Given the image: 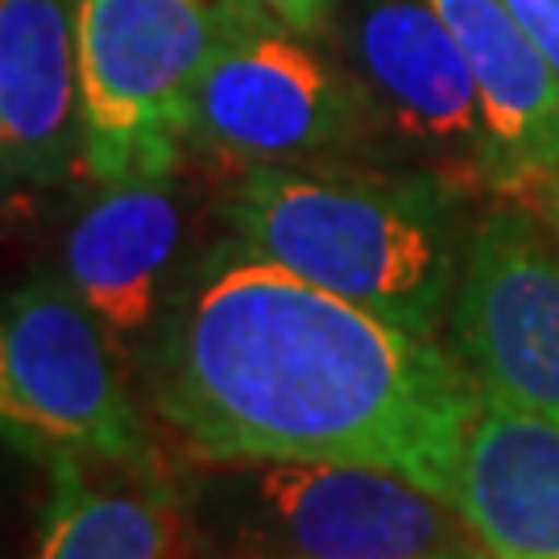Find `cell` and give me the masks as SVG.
I'll return each instance as SVG.
<instances>
[{
    "label": "cell",
    "mask_w": 559,
    "mask_h": 559,
    "mask_svg": "<svg viewBox=\"0 0 559 559\" xmlns=\"http://www.w3.org/2000/svg\"><path fill=\"white\" fill-rule=\"evenodd\" d=\"M179 245L182 203L170 175L108 182L67 233L62 282L108 328V336H133L158 316Z\"/></svg>",
    "instance_id": "cell-9"
},
{
    "label": "cell",
    "mask_w": 559,
    "mask_h": 559,
    "mask_svg": "<svg viewBox=\"0 0 559 559\" xmlns=\"http://www.w3.org/2000/svg\"><path fill=\"white\" fill-rule=\"evenodd\" d=\"M261 9L270 13V17H278L286 29H295L302 38H311V34H320L323 25L332 21L340 0H258Z\"/></svg>",
    "instance_id": "cell-15"
},
{
    "label": "cell",
    "mask_w": 559,
    "mask_h": 559,
    "mask_svg": "<svg viewBox=\"0 0 559 559\" xmlns=\"http://www.w3.org/2000/svg\"><path fill=\"white\" fill-rule=\"evenodd\" d=\"M360 92L253 4L207 59L187 120V145L240 166H295L357 133Z\"/></svg>",
    "instance_id": "cell-6"
},
{
    "label": "cell",
    "mask_w": 559,
    "mask_h": 559,
    "mask_svg": "<svg viewBox=\"0 0 559 559\" xmlns=\"http://www.w3.org/2000/svg\"><path fill=\"white\" fill-rule=\"evenodd\" d=\"M344 46L357 92L399 133L436 150L456 175L501 187V154L477 80L431 0H353Z\"/></svg>",
    "instance_id": "cell-8"
},
{
    "label": "cell",
    "mask_w": 559,
    "mask_h": 559,
    "mask_svg": "<svg viewBox=\"0 0 559 559\" xmlns=\"http://www.w3.org/2000/svg\"><path fill=\"white\" fill-rule=\"evenodd\" d=\"M456 510L489 559H559V423L480 394Z\"/></svg>",
    "instance_id": "cell-10"
},
{
    "label": "cell",
    "mask_w": 559,
    "mask_h": 559,
    "mask_svg": "<svg viewBox=\"0 0 559 559\" xmlns=\"http://www.w3.org/2000/svg\"><path fill=\"white\" fill-rule=\"evenodd\" d=\"M96 460H50V510L34 559H175V514L158 489L92 477Z\"/></svg>",
    "instance_id": "cell-13"
},
{
    "label": "cell",
    "mask_w": 559,
    "mask_h": 559,
    "mask_svg": "<svg viewBox=\"0 0 559 559\" xmlns=\"http://www.w3.org/2000/svg\"><path fill=\"white\" fill-rule=\"evenodd\" d=\"M258 0H75L80 150L92 179L175 175L207 59Z\"/></svg>",
    "instance_id": "cell-3"
},
{
    "label": "cell",
    "mask_w": 559,
    "mask_h": 559,
    "mask_svg": "<svg viewBox=\"0 0 559 559\" xmlns=\"http://www.w3.org/2000/svg\"><path fill=\"white\" fill-rule=\"evenodd\" d=\"M452 332L456 360L485 399L559 423V253L519 216L477 228Z\"/></svg>",
    "instance_id": "cell-7"
},
{
    "label": "cell",
    "mask_w": 559,
    "mask_h": 559,
    "mask_svg": "<svg viewBox=\"0 0 559 559\" xmlns=\"http://www.w3.org/2000/svg\"><path fill=\"white\" fill-rule=\"evenodd\" d=\"M80 150L71 0H0V175L59 179Z\"/></svg>",
    "instance_id": "cell-12"
},
{
    "label": "cell",
    "mask_w": 559,
    "mask_h": 559,
    "mask_svg": "<svg viewBox=\"0 0 559 559\" xmlns=\"http://www.w3.org/2000/svg\"><path fill=\"white\" fill-rule=\"evenodd\" d=\"M551 212H556V221H559V187L551 191Z\"/></svg>",
    "instance_id": "cell-16"
},
{
    "label": "cell",
    "mask_w": 559,
    "mask_h": 559,
    "mask_svg": "<svg viewBox=\"0 0 559 559\" xmlns=\"http://www.w3.org/2000/svg\"><path fill=\"white\" fill-rule=\"evenodd\" d=\"M501 4L531 34V41L543 50V59L559 71V0H501Z\"/></svg>",
    "instance_id": "cell-14"
},
{
    "label": "cell",
    "mask_w": 559,
    "mask_h": 559,
    "mask_svg": "<svg viewBox=\"0 0 559 559\" xmlns=\"http://www.w3.org/2000/svg\"><path fill=\"white\" fill-rule=\"evenodd\" d=\"M154 402L216 464H369L456 506L480 390L431 336L245 253L166 328Z\"/></svg>",
    "instance_id": "cell-1"
},
{
    "label": "cell",
    "mask_w": 559,
    "mask_h": 559,
    "mask_svg": "<svg viewBox=\"0 0 559 559\" xmlns=\"http://www.w3.org/2000/svg\"><path fill=\"white\" fill-rule=\"evenodd\" d=\"M237 522L265 559L485 556L452 501L415 480L332 460H221Z\"/></svg>",
    "instance_id": "cell-5"
},
{
    "label": "cell",
    "mask_w": 559,
    "mask_h": 559,
    "mask_svg": "<svg viewBox=\"0 0 559 559\" xmlns=\"http://www.w3.org/2000/svg\"><path fill=\"white\" fill-rule=\"evenodd\" d=\"M477 80L501 191L559 187V71L501 0H431Z\"/></svg>",
    "instance_id": "cell-11"
},
{
    "label": "cell",
    "mask_w": 559,
    "mask_h": 559,
    "mask_svg": "<svg viewBox=\"0 0 559 559\" xmlns=\"http://www.w3.org/2000/svg\"><path fill=\"white\" fill-rule=\"evenodd\" d=\"M228 216L249 258L436 340L456 249L448 207L427 182L253 166Z\"/></svg>",
    "instance_id": "cell-2"
},
{
    "label": "cell",
    "mask_w": 559,
    "mask_h": 559,
    "mask_svg": "<svg viewBox=\"0 0 559 559\" xmlns=\"http://www.w3.org/2000/svg\"><path fill=\"white\" fill-rule=\"evenodd\" d=\"M473 559H489V556H473Z\"/></svg>",
    "instance_id": "cell-17"
},
{
    "label": "cell",
    "mask_w": 559,
    "mask_h": 559,
    "mask_svg": "<svg viewBox=\"0 0 559 559\" xmlns=\"http://www.w3.org/2000/svg\"><path fill=\"white\" fill-rule=\"evenodd\" d=\"M0 436L46 460L154 473V443L117 373L104 328L67 282L0 299Z\"/></svg>",
    "instance_id": "cell-4"
}]
</instances>
